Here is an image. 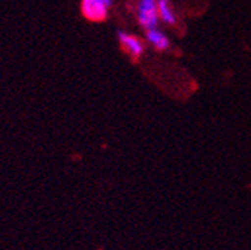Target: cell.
I'll return each instance as SVG.
<instances>
[{
    "label": "cell",
    "mask_w": 251,
    "mask_h": 250,
    "mask_svg": "<svg viewBox=\"0 0 251 250\" xmlns=\"http://www.w3.org/2000/svg\"><path fill=\"white\" fill-rule=\"evenodd\" d=\"M147 38L148 41L159 50V51H163L169 47V39L165 33H162L160 30H157L155 27L154 28H148V32H147Z\"/></svg>",
    "instance_id": "obj_4"
},
{
    "label": "cell",
    "mask_w": 251,
    "mask_h": 250,
    "mask_svg": "<svg viewBox=\"0 0 251 250\" xmlns=\"http://www.w3.org/2000/svg\"><path fill=\"white\" fill-rule=\"evenodd\" d=\"M159 6L157 0H141L138 8V18L142 27L145 28H154L159 23Z\"/></svg>",
    "instance_id": "obj_1"
},
{
    "label": "cell",
    "mask_w": 251,
    "mask_h": 250,
    "mask_svg": "<svg viewBox=\"0 0 251 250\" xmlns=\"http://www.w3.org/2000/svg\"><path fill=\"white\" fill-rule=\"evenodd\" d=\"M157 6H159V15L160 18L166 23V24H171L174 26L176 23V17L174 14V11L171 9L168 0H157Z\"/></svg>",
    "instance_id": "obj_5"
},
{
    "label": "cell",
    "mask_w": 251,
    "mask_h": 250,
    "mask_svg": "<svg viewBox=\"0 0 251 250\" xmlns=\"http://www.w3.org/2000/svg\"><path fill=\"white\" fill-rule=\"evenodd\" d=\"M105 2H106V5H108V6H111V5H112V0H105Z\"/></svg>",
    "instance_id": "obj_6"
},
{
    "label": "cell",
    "mask_w": 251,
    "mask_h": 250,
    "mask_svg": "<svg viewBox=\"0 0 251 250\" xmlns=\"http://www.w3.org/2000/svg\"><path fill=\"white\" fill-rule=\"evenodd\" d=\"M81 11L90 21H103L108 15V5L105 0H82Z\"/></svg>",
    "instance_id": "obj_2"
},
{
    "label": "cell",
    "mask_w": 251,
    "mask_h": 250,
    "mask_svg": "<svg viewBox=\"0 0 251 250\" xmlns=\"http://www.w3.org/2000/svg\"><path fill=\"white\" fill-rule=\"evenodd\" d=\"M118 39L123 45V48L127 51L133 58H138L139 56H142V51H144V45L142 42L132 36V35H127V33H124V32H118Z\"/></svg>",
    "instance_id": "obj_3"
}]
</instances>
